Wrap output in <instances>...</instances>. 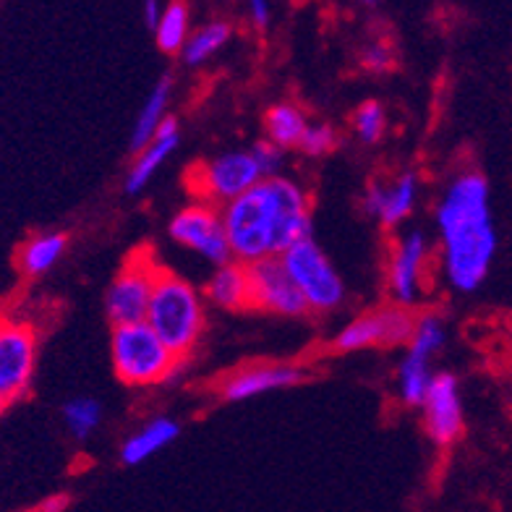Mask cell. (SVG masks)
Here are the masks:
<instances>
[{
  "instance_id": "6da1fadb",
  "label": "cell",
  "mask_w": 512,
  "mask_h": 512,
  "mask_svg": "<svg viewBox=\"0 0 512 512\" xmlns=\"http://www.w3.org/2000/svg\"><path fill=\"white\" fill-rule=\"evenodd\" d=\"M434 223L450 288L460 293L479 290L497 254L489 181L479 170H463L447 183L434 209Z\"/></svg>"
},
{
  "instance_id": "7a4b0ae2",
  "label": "cell",
  "mask_w": 512,
  "mask_h": 512,
  "mask_svg": "<svg viewBox=\"0 0 512 512\" xmlns=\"http://www.w3.org/2000/svg\"><path fill=\"white\" fill-rule=\"evenodd\" d=\"M230 254L254 264L311 238V202L296 181L270 176L220 207Z\"/></svg>"
},
{
  "instance_id": "3957f363",
  "label": "cell",
  "mask_w": 512,
  "mask_h": 512,
  "mask_svg": "<svg viewBox=\"0 0 512 512\" xmlns=\"http://www.w3.org/2000/svg\"><path fill=\"white\" fill-rule=\"evenodd\" d=\"M204 298L189 280L160 267L149 298L147 322L176 356L186 358L202 340L207 311Z\"/></svg>"
},
{
  "instance_id": "277c9868",
  "label": "cell",
  "mask_w": 512,
  "mask_h": 512,
  "mask_svg": "<svg viewBox=\"0 0 512 512\" xmlns=\"http://www.w3.org/2000/svg\"><path fill=\"white\" fill-rule=\"evenodd\" d=\"M110 358H113L115 377L126 387H155V384L165 382L183 361L149 327L147 319L113 324Z\"/></svg>"
},
{
  "instance_id": "5b68a950",
  "label": "cell",
  "mask_w": 512,
  "mask_h": 512,
  "mask_svg": "<svg viewBox=\"0 0 512 512\" xmlns=\"http://www.w3.org/2000/svg\"><path fill=\"white\" fill-rule=\"evenodd\" d=\"M280 259L288 267L293 283L304 293L309 311L327 314V311H335L337 306H343V277L335 270V264L327 259V254L319 249L314 238H304V241L293 243L290 249L280 254Z\"/></svg>"
},
{
  "instance_id": "8992f818",
  "label": "cell",
  "mask_w": 512,
  "mask_h": 512,
  "mask_svg": "<svg viewBox=\"0 0 512 512\" xmlns=\"http://www.w3.org/2000/svg\"><path fill=\"white\" fill-rule=\"evenodd\" d=\"M262 178L264 173L254 152L246 149V152H225V155L212 157V160L191 168L189 186L196 199L223 207L230 199H236L243 191L256 186Z\"/></svg>"
},
{
  "instance_id": "52a82bcc",
  "label": "cell",
  "mask_w": 512,
  "mask_h": 512,
  "mask_svg": "<svg viewBox=\"0 0 512 512\" xmlns=\"http://www.w3.org/2000/svg\"><path fill=\"white\" fill-rule=\"evenodd\" d=\"M416 319L408 306L387 304L374 311H366L364 317L353 319L337 332L332 340V351L356 353L366 348H395V345H408Z\"/></svg>"
},
{
  "instance_id": "ba28073f",
  "label": "cell",
  "mask_w": 512,
  "mask_h": 512,
  "mask_svg": "<svg viewBox=\"0 0 512 512\" xmlns=\"http://www.w3.org/2000/svg\"><path fill=\"white\" fill-rule=\"evenodd\" d=\"M447 343L445 322L437 314H421L408 340V351L398 366V395L405 405L418 408L432 384V358Z\"/></svg>"
},
{
  "instance_id": "9c48e42d",
  "label": "cell",
  "mask_w": 512,
  "mask_h": 512,
  "mask_svg": "<svg viewBox=\"0 0 512 512\" xmlns=\"http://www.w3.org/2000/svg\"><path fill=\"white\" fill-rule=\"evenodd\" d=\"M157 272H160V264L155 262V256L149 251H134L128 256L123 270L115 275L113 285L108 288V296H105V311H108L110 324L147 319Z\"/></svg>"
},
{
  "instance_id": "30bf717a",
  "label": "cell",
  "mask_w": 512,
  "mask_h": 512,
  "mask_svg": "<svg viewBox=\"0 0 512 512\" xmlns=\"http://www.w3.org/2000/svg\"><path fill=\"white\" fill-rule=\"evenodd\" d=\"M168 233L173 241L186 246V249L194 251L196 256H202L204 262L215 264V267L233 259V254H230L228 233H225L223 212H220V207H215V204L196 199L194 204L183 207L181 212L170 220Z\"/></svg>"
},
{
  "instance_id": "8fae6325",
  "label": "cell",
  "mask_w": 512,
  "mask_h": 512,
  "mask_svg": "<svg viewBox=\"0 0 512 512\" xmlns=\"http://www.w3.org/2000/svg\"><path fill=\"white\" fill-rule=\"evenodd\" d=\"M249 277L251 306L254 309L270 311V314L288 319H298L309 314V304H306L304 293L293 283V277H290L280 254L249 264Z\"/></svg>"
},
{
  "instance_id": "7c38bea8",
  "label": "cell",
  "mask_w": 512,
  "mask_h": 512,
  "mask_svg": "<svg viewBox=\"0 0 512 512\" xmlns=\"http://www.w3.org/2000/svg\"><path fill=\"white\" fill-rule=\"evenodd\" d=\"M426 262H429V241L421 230H408L398 238L387 264V293L392 304L408 309L421 304Z\"/></svg>"
},
{
  "instance_id": "4fadbf2b",
  "label": "cell",
  "mask_w": 512,
  "mask_h": 512,
  "mask_svg": "<svg viewBox=\"0 0 512 512\" xmlns=\"http://www.w3.org/2000/svg\"><path fill=\"white\" fill-rule=\"evenodd\" d=\"M418 408H421V418H424L426 437L432 439L434 445L450 447L458 442L465 426L458 379L447 374V371L434 374L424 403Z\"/></svg>"
},
{
  "instance_id": "5bb4252c",
  "label": "cell",
  "mask_w": 512,
  "mask_h": 512,
  "mask_svg": "<svg viewBox=\"0 0 512 512\" xmlns=\"http://www.w3.org/2000/svg\"><path fill=\"white\" fill-rule=\"evenodd\" d=\"M37 340L27 324L0 322V405L27 392L34 374Z\"/></svg>"
},
{
  "instance_id": "9a60e30c",
  "label": "cell",
  "mask_w": 512,
  "mask_h": 512,
  "mask_svg": "<svg viewBox=\"0 0 512 512\" xmlns=\"http://www.w3.org/2000/svg\"><path fill=\"white\" fill-rule=\"evenodd\" d=\"M304 369L293 364H254L230 371L228 377L220 379L217 395L225 403H241V400L267 395L275 390H288L304 382Z\"/></svg>"
},
{
  "instance_id": "2e32d148",
  "label": "cell",
  "mask_w": 512,
  "mask_h": 512,
  "mask_svg": "<svg viewBox=\"0 0 512 512\" xmlns=\"http://www.w3.org/2000/svg\"><path fill=\"white\" fill-rule=\"evenodd\" d=\"M418 204V176L405 170L392 181H374L366 189L364 209L374 220H379L382 228H398Z\"/></svg>"
},
{
  "instance_id": "e0dca14e",
  "label": "cell",
  "mask_w": 512,
  "mask_h": 512,
  "mask_svg": "<svg viewBox=\"0 0 512 512\" xmlns=\"http://www.w3.org/2000/svg\"><path fill=\"white\" fill-rule=\"evenodd\" d=\"M178 144H181V128H178L176 118L168 115L165 123L160 126V131L136 152L134 165H131L126 176V194H142L147 189V183L155 178L157 170L165 165V160L176 152Z\"/></svg>"
},
{
  "instance_id": "ac0fdd59",
  "label": "cell",
  "mask_w": 512,
  "mask_h": 512,
  "mask_svg": "<svg viewBox=\"0 0 512 512\" xmlns=\"http://www.w3.org/2000/svg\"><path fill=\"white\" fill-rule=\"evenodd\" d=\"M209 304H215L217 309L225 311H246L254 309L251 306V277L249 264L230 259L225 264H217L212 277L207 280L204 288Z\"/></svg>"
},
{
  "instance_id": "d6986e66",
  "label": "cell",
  "mask_w": 512,
  "mask_h": 512,
  "mask_svg": "<svg viewBox=\"0 0 512 512\" xmlns=\"http://www.w3.org/2000/svg\"><path fill=\"white\" fill-rule=\"evenodd\" d=\"M178 434H181V426H178V421H173V418H152V421H147V424L139 429L136 434H131V437L123 442L121 447V463L123 465H142L144 460H149L152 455H157V452H162L165 447L173 442V439H178Z\"/></svg>"
},
{
  "instance_id": "ffe728a7",
  "label": "cell",
  "mask_w": 512,
  "mask_h": 512,
  "mask_svg": "<svg viewBox=\"0 0 512 512\" xmlns=\"http://www.w3.org/2000/svg\"><path fill=\"white\" fill-rule=\"evenodd\" d=\"M170 97H173V79H170V76H162L155 87H152L147 102L142 105V113L136 118L134 134H131V149H134V152H139V149L160 131V126L165 123V118H168Z\"/></svg>"
},
{
  "instance_id": "44dd1931",
  "label": "cell",
  "mask_w": 512,
  "mask_h": 512,
  "mask_svg": "<svg viewBox=\"0 0 512 512\" xmlns=\"http://www.w3.org/2000/svg\"><path fill=\"white\" fill-rule=\"evenodd\" d=\"M191 29V6L186 0H170L162 8V16L155 27L157 48L165 55H181L183 45L189 40Z\"/></svg>"
},
{
  "instance_id": "7402d4cb",
  "label": "cell",
  "mask_w": 512,
  "mask_h": 512,
  "mask_svg": "<svg viewBox=\"0 0 512 512\" xmlns=\"http://www.w3.org/2000/svg\"><path fill=\"white\" fill-rule=\"evenodd\" d=\"M306 128H309V118L304 115V110L298 108V105H290V102L272 105L267 115H264L267 139L280 144L283 149H296L301 139H304Z\"/></svg>"
},
{
  "instance_id": "603a6c76",
  "label": "cell",
  "mask_w": 512,
  "mask_h": 512,
  "mask_svg": "<svg viewBox=\"0 0 512 512\" xmlns=\"http://www.w3.org/2000/svg\"><path fill=\"white\" fill-rule=\"evenodd\" d=\"M230 34H233V29H230L228 21L223 19H212L207 21V24H202V27L194 29V32L189 34V40H186V45H183L181 50L183 63L194 68L207 63L212 55H217L225 45H228Z\"/></svg>"
},
{
  "instance_id": "cb8c5ba5",
  "label": "cell",
  "mask_w": 512,
  "mask_h": 512,
  "mask_svg": "<svg viewBox=\"0 0 512 512\" xmlns=\"http://www.w3.org/2000/svg\"><path fill=\"white\" fill-rule=\"evenodd\" d=\"M66 236L63 233H42V236L32 238V241L21 249V270L27 272V275L37 277L45 275L48 270H53L58 259L66 251Z\"/></svg>"
},
{
  "instance_id": "d4e9b609",
  "label": "cell",
  "mask_w": 512,
  "mask_h": 512,
  "mask_svg": "<svg viewBox=\"0 0 512 512\" xmlns=\"http://www.w3.org/2000/svg\"><path fill=\"white\" fill-rule=\"evenodd\" d=\"M102 408L95 398H74L63 405V424L68 434L79 442L89 439L100 429Z\"/></svg>"
},
{
  "instance_id": "484cf974",
  "label": "cell",
  "mask_w": 512,
  "mask_h": 512,
  "mask_svg": "<svg viewBox=\"0 0 512 512\" xmlns=\"http://www.w3.org/2000/svg\"><path fill=\"white\" fill-rule=\"evenodd\" d=\"M353 131L364 144H377L387 131V113H384L382 102L369 100L358 105L356 115H353Z\"/></svg>"
},
{
  "instance_id": "4316f807",
  "label": "cell",
  "mask_w": 512,
  "mask_h": 512,
  "mask_svg": "<svg viewBox=\"0 0 512 512\" xmlns=\"http://www.w3.org/2000/svg\"><path fill=\"white\" fill-rule=\"evenodd\" d=\"M337 144V131L330 123H309L304 139L298 144V149L309 157H322L330 155Z\"/></svg>"
},
{
  "instance_id": "83f0119b",
  "label": "cell",
  "mask_w": 512,
  "mask_h": 512,
  "mask_svg": "<svg viewBox=\"0 0 512 512\" xmlns=\"http://www.w3.org/2000/svg\"><path fill=\"white\" fill-rule=\"evenodd\" d=\"M361 66H364L366 74H387L392 71L395 66V53L387 42L377 40V42H369L364 50H361Z\"/></svg>"
},
{
  "instance_id": "f1b7e54d",
  "label": "cell",
  "mask_w": 512,
  "mask_h": 512,
  "mask_svg": "<svg viewBox=\"0 0 512 512\" xmlns=\"http://www.w3.org/2000/svg\"><path fill=\"white\" fill-rule=\"evenodd\" d=\"M251 152H254V157H256V162H259V168H262L264 178L280 176V170H283V165H285V149L280 147V144L270 142V139H264V142L254 144V147H251Z\"/></svg>"
},
{
  "instance_id": "f546056e",
  "label": "cell",
  "mask_w": 512,
  "mask_h": 512,
  "mask_svg": "<svg viewBox=\"0 0 512 512\" xmlns=\"http://www.w3.org/2000/svg\"><path fill=\"white\" fill-rule=\"evenodd\" d=\"M246 14L256 29H267L272 21V0H246Z\"/></svg>"
},
{
  "instance_id": "4dcf8cb0",
  "label": "cell",
  "mask_w": 512,
  "mask_h": 512,
  "mask_svg": "<svg viewBox=\"0 0 512 512\" xmlns=\"http://www.w3.org/2000/svg\"><path fill=\"white\" fill-rule=\"evenodd\" d=\"M162 3L160 0H144V6H142V16H144V24H147L149 29H152V32H155V27H157V21H160V16H162Z\"/></svg>"
},
{
  "instance_id": "1f68e13d",
  "label": "cell",
  "mask_w": 512,
  "mask_h": 512,
  "mask_svg": "<svg viewBox=\"0 0 512 512\" xmlns=\"http://www.w3.org/2000/svg\"><path fill=\"white\" fill-rule=\"evenodd\" d=\"M68 507V497L66 494H58V497H50L45 502H40V510L42 512H61Z\"/></svg>"
},
{
  "instance_id": "d6a6232c",
  "label": "cell",
  "mask_w": 512,
  "mask_h": 512,
  "mask_svg": "<svg viewBox=\"0 0 512 512\" xmlns=\"http://www.w3.org/2000/svg\"><path fill=\"white\" fill-rule=\"evenodd\" d=\"M356 3H361V6H377L379 0H356Z\"/></svg>"
},
{
  "instance_id": "836d02e7",
  "label": "cell",
  "mask_w": 512,
  "mask_h": 512,
  "mask_svg": "<svg viewBox=\"0 0 512 512\" xmlns=\"http://www.w3.org/2000/svg\"><path fill=\"white\" fill-rule=\"evenodd\" d=\"M0 408H3V405H0Z\"/></svg>"
}]
</instances>
